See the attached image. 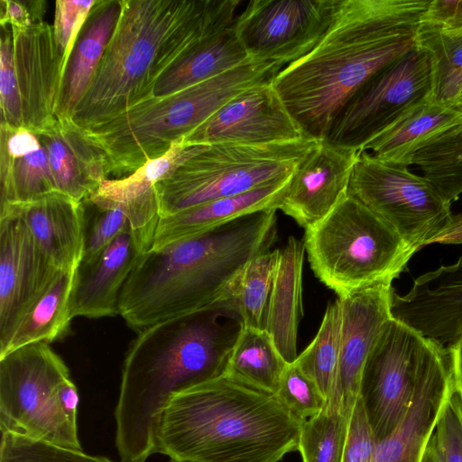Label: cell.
<instances>
[{"instance_id":"6da1fadb","label":"cell","mask_w":462,"mask_h":462,"mask_svg":"<svg viewBox=\"0 0 462 462\" xmlns=\"http://www.w3.org/2000/svg\"><path fill=\"white\" fill-rule=\"evenodd\" d=\"M430 0H337L316 46L272 84L306 137L325 140L352 96L414 48Z\"/></svg>"},{"instance_id":"7a4b0ae2","label":"cell","mask_w":462,"mask_h":462,"mask_svg":"<svg viewBox=\"0 0 462 462\" xmlns=\"http://www.w3.org/2000/svg\"><path fill=\"white\" fill-rule=\"evenodd\" d=\"M244 328L233 300L153 324L125 353L115 410L122 462H146L171 398L223 375Z\"/></svg>"},{"instance_id":"3957f363","label":"cell","mask_w":462,"mask_h":462,"mask_svg":"<svg viewBox=\"0 0 462 462\" xmlns=\"http://www.w3.org/2000/svg\"><path fill=\"white\" fill-rule=\"evenodd\" d=\"M276 211L247 214L144 253L123 287L119 315L138 333L233 299L247 264L273 244Z\"/></svg>"},{"instance_id":"277c9868","label":"cell","mask_w":462,"mask_h":462,"mask_svg":"<svg viewBox=\"0 0 462 462\" xmlns=\"http://www.w3.org/2000/svg\"><path fill=\"white\" fill-rule=\"evenodd\" d=\"M240 0H124L117 26L73 120L104 124L152 97L159 78L205 40L232 28Z\"/></svg>"},{"instance_id":"5b68a950","label":"cell","mask_w":462,"mask_h":462,"mask_svg":"<svg viewBox=\"0 0 462 462\" xmlns=\"http://www.w3.org/2000/svg\"><path fill=\"white\" fill-rule=\"evenodd\" d=\"M302 422L275 393L224 374L171 398L156 453L182 462H279L297 450Z\"/></svg>"},{"instance_id":"8992f818","label":"cell","mask_w":462,"mask_h":462,"mask_svg":"<svg viewBox=\"0 0 462 462\" xmlns=\"http://www.w3.org/2000/svg\"><path fill=\"white\" fill-rule=\"evenodd\" d=\"M283 66L248 58L182 90L152 96L111 120L83 129L104 152L106 176H128L168 152L243 91L273 81Z\"/></svg>"},{"instance_id":"52a82bcc","label":"cell","mask_w":462,"mask_h":462,"mask_svg":"<svg viewBox=\"0 0 462 462\" xmlns=\"http://www.w3.org/2000/svg\"><path fill=\"white\" fill-rule=\"evenodd\" d=\"M303 243L316 277L337 297L393 281L416 253L383 218L347 194Z\"/></svg>"},{"instance_id":"ba28073f","label":"cell","mask_w":462,"mask_h":462,"mask_svg":"<svg viewBox=\"0 0 462 462\" xmlns=\"http://www.w3.org/2000/svg\"><path fill=\"white\" fill-rule=\"evenodd\" d=\"M319 143L305 137L263 145L195 146L180 166L154 185L160 217L287 180Z\"/></svg>"},{"instance_id":"9c48e42d","label":"cell","mask_w":462,"mask_h":462,"mask_svg":"<svg viewBox=\"0 0 462 462\" xmlns=\"http://www.w3.org/2000/svg\"><path fill=\"white\" fill-rule=\"evenodd\" d=\"M78 389L50 344L33 343L0 356V429L82 449Z\"/></svg>"},{"instance_id":"30bf717a","label":"cell","mask_w":462,"mask_h":462,"mask_svg":"<svg viewBox=\"0 0 462 462\" xmlns=\"http://www.w3.org/2000/svg\"><path fill=\"white\" fill-rule=\"evenodd\" d=\"M348 194L388 223L416 253L452 214L450 203L424 176L366 151L359 152Z\"/></svg>"},{"instance_id":"8fae6325","label":"cell","mask_w":462,"mask_h":462,"mask_svg":"<svg viewBox=\"0 0 462 462\" xmlns=\"http://www.w3.org/2000/svg\"><path fill=\"white\" fill-rule=\"evenodd\" d=\"M431 91L430 59L416 44L376 72L352 96L325 140L360 152L411 107L431 99Z\"/></svg>"},{"instance_id":"7c38bea8","label":"cell","mask_w":462,"mask_h":462,"mask_svg":"<svg viewBox=\"0 0 462 462\" xmlns=\"http://www.w3.org/2000/svg\"><path fill=\"white\" fill-rule=\"evenodd\" d=\"M439 343L394 317L385 324L365 364L359 390L377 442L404 416L422 366Z\"/></svg>"},{"instance_id":"4fadbf2b","label":"cell","mask_w":462,"mask_h":462,"mask_svg":"<svg viewBox=\"0 0 462 462\" xmlns=\"http://www.w3.org/2000/svg\"><path fill=\"white\" fill-rule=\"evenodd\" d=\"M337 0H252L234 32L249 58L285 66L309 53L328 30Z\"/></svg>"},{"instance_id":"5bb4252c","label":"cell","mask_w":462,"mask_h":462,"mask_svg":"<svg viewBox=\"0 0 462 462\" xmlns=\"http://www.w3.org/2000/svg\"><path fill=\"white\" fill-rule=\"evenodd\" d=\"M60 271L37 245L17 208L1 207L0 350Z\"/></svg>"},{"instance_id":"9a60e30c","label":"cell","mask_w":462,"mask_h":462,"mask_svg":"<svg viewBox=\"0 0 462 462\" xmlns=\"http://www.w3.org/2000/svg\"><path fill=\"white\" fill-rule=\"evenodd\" d=\"M305 137L271 81L252 87L233 97L184 136L182 142L187 146L215 143L263 145Z\"/></svg>"},{"instance_id":"2e32d148","label":"cell","mask_w":462,"mask_h":462,"mask_svg":"<svg viewBox=\"0 0 462 462\" xmlns=\"http://www.w3.org/2000/svg\"><path fill=\"white\" fill-rule=\"evenodd\" d=\"M11 29L22 127L35 134L57 117L64 65L52 25L41 21L26 28Z\"/></svg>"},{"instance_id":"e0dca14e","label":"cell","mask_w":462,"mask_h":462,"mask_svg":"<svg viewBox=\"0 0 462 462\" xmlns=\"http://www.w3.org/2000/svg\"><path fill=\"white\" fill-rule=\"evenodd\" d=\"M393 282L378 283L337 298L341 308L340 360L337 387L328 402L347 419L359 398L366 359L385 324L393 317Z\"/></svg>"},{"instance_id":"ac0fdd59","label":"cell","mask_w":462,"mask_h":462,"mask_svg":"<svg viewBox=\"0 0 462 462\" xmlns=\"http://www.w3.org/2000/svg\"><path fill=\"white\" fill-rule=\"evenodd\" d=\"M454 393L450 354L447 346L439 343L422 366L404 416L389 436L376 443L374 462H420Z\"/></svg>"},{"instance_id":"d6986e66","label":"cell","mask_w":462,"mask_h":462,"mask_svg":"<svg viewBox=\"0 0 462 462\" xmlns=\"http://www.w3.org/2000/svg\"><path fill=\"white\" fill-rule=\"evenodd\" d=\"M358 155L319 141L291 175L278 209L304 229L320 221L347 194Z\"/></svg>"},{"instance_id":"ffe728a7","label":"cell","mask_w":462,"mask_h":462,"mask_svg":"<svg viewBox=\"0 0 462 462\" xmlns=\"http://www.w3.org/2000/svg\"><path fill=\"white\" fill-rule=\"evenodd\" d=\"M393 316L444 346L462 333V254L413 280L405 294L394 292Z\"/></svg>"},{"instance_id":"44dd1931","label":"cell","mask_w":462,"mask_h":462,"mask_svg":"<svg viewBox=\"0 0 462 462\" xmlns=\"http://www.w3.org/2000/svg\"><path fill=\"white\" fill-rule=\"evenodd\" d=\"M152 242L132 226L123 231L96 260L80 263L70 299V316L100 319L119 315L124 285Z\"/></svg>"},{"instance_id":"7402d4cb","label":"cell","mask_w":462,"mask_h":462,"mask_svg":"<svg viewBox=\"0 0 462 462\" xmlns=\"http://www.w3.org/2000/svg\"><path fill=\"white\" fill-rule=\"evenodd\" d=\"M35 134L47 151L58 191L85 201L107 179L103 151L72 117L57 116Z\"/></svg>"},{"instance_id":"603a6c76","label":"cell","mask_w":462,"mask_h":462,"mask_svg":"<svg viewBox=\"0 0 462 462\" xmlns=\"http://www.w3.org/2000/svg\"><path fill=\"white\" fill-rule=\"evenodd\" d=\"M17 208L32 237L54 266L74 271L79 266L86 238V208L60 191L47 193Z\"/></svg>"},{"instance_id":"cb8c5ba5","label":"cell","mask_w":462,"mask_h":462,"mask_svg":"<svg viewBox=\"0 0 462 462\" xmlns=\"http://www.w3.org/2000/svg\"><path fill=\"white\" fill-rule=\"evenodd\" d=\"M290 178L160 217L151 250L164 248L247 214L270 208L278 210L279 200Z\"/></svg>"},{"instance_id":"d4e9b609","label":"cell","mask_w":462,"mask_h":462,"mask_svg":"<svg viewBox=\"0 0 462 462\" xmlns=\"http://www.w3.org/2000/svg\"><path fill=\"white\" fill-rule=\"evenodd\" d=\"M124 0H97L62 79L57 116L72 117L87 93L121 16Z\"/></svg>"},{"instance_id":"484cf974","label":"cell","mask_w":462,"mask_h":462,"mask_svg":"<svg viewBox=\"0 0 462 462\" xmlns=\"http://www.w3.org/2000/svg\"><path fill=\"white\" fill-rule=\"evenodd\" d=\"M303 240L289 236L279 249L269 301L266 331L287 364L297 358L298 328L302 317Z\"/></svg>"},{"instance_id":"4316f807","label":"cell","mask_w":462,"mask_h":462,"mask_svg":"<svg viewBox=\"0 0 462 462\" xmlns=\"http://www.w3.org/2000/svg\"><path fill=\"white\" fill-rule=\"evenodd\" d=\"M462 124V114L431 99L411 107L360 151L388 162L410 165L414 153Z\"/></svg>"},{"instance_id":"83f0119b","label":"cell","mask_w":462,"mask_h":462,"mask_svg":"<svg viewBox=\"0 0 462 462\" xmlns=\"http://www.w3.org/2000/svg\"><path fill=\"white\" fill-rule=\"evenodd\" d=\"M234 26L196 46L157 80L152 96L171 94L222 74L248 59Z\"/></svg>"},{"instance_id":"f1b7e54d","label":"cell","mask_w":462,"mask_h":462,"mask_svg":"<svg viewBox=\"0 0 462 462\" xmlns=\"http://www.w3.org/2000/svg\"><path fill=\"white\" fill-rule=\"evenodd\" d=\"M76 271H60L48 288L22 318L0 356L26 345L50 344L69 329L70 299Z\"/></svg>"},{"instance_id":"f546056e","label":"cell","mask_w":462,"mask_h":462,"mask_svg":"<svg viewBox=\"0 0 462 462\" xmlns=\"http://www.w3.org/2000/svg\"><path fill=\"white\" fill-rule=\"evenodd\" d=\"M286 365L266 330L244 327L225 374L276 393Z\"/></svg>"},{"instance_id":"4dcf8cb0","label":"cell","mask_w":462,"mask_h":462,"mask_svg":"<svg viewBox=\"0 0 462 462\" xmlns=\"http://www.w3.org/2000/svg\"><path fill=\"white\" fill-rule=\"evenodd\" d=\"M340 336L341 308L337 299L328 305L316 336L294 361L317 384L327 403L337 387Z\"/></svg>"},{"instance_id":"1f68e13d","label":"cell","mask_w":462,"mask_h":462,"mask_svg":"<svg viewBox=\"0 0 462 462\" xmlns=\"http://www.w3.org/2000/svg\"><path fill=\"white\" fill-rule=\"evenodd\" d=\"M416 42L430 59L431 99L454 108L462 89V33H446L420 24Z\"/></svg>"},{"instance_id":"d6a6232c","label":"cell","mask_w":462,"mask_h":462,"mask_svg":"<svg viewBox=\"0 0 462 462\" xmlns=\"http://www.w3.org/2000/svg\"><path fill=\"white\" fill-rule=\"evenodd\" d=\"M0 181V208L28 203L47 193L58 191L47 151L42 144L38 151L19 157H11L1 152Z\"/></svg>"},{"instance_id":"836d02e7","label":"cell","mask_w":462,"mask_h":462,"mask_svg":"<svg viewBox=\"0 0 462 462\" xmlns=\"http://www.w3.org/2000/svg\"><path fill=\"white\" fill-rule=\"evenodd\" d=\"M182 139L175 142L163 155L151 160L128 176L105 180L86 200L95 203H121L134 200L153 189L154 185L168 177L193 152Z\"/></svg>"},{"instance_id":"e575fe53","label":"cell","mask_w":462,"mask_h":462,"mask_svg":"<svg viewBox=\"0 0 462 462\" xmlns=\"http://www.w3.org/2000/svg\"><path fill=\"white\" fill-rule=\"evenodd\" d=\"M279 249L254 258L244 270L233 301L245 328L266 329L267 313Z\"/></svg>"},{"instance_id":"d590c367","label":"cell","mask_w":462,"mask_h":462,"mask_svg":"<svg viewBox=\"0 0 462 462\" xmlns=\"http://www.w3.org/2000/svg\"><path fill=\"white\" fill-rule=\"evenodd\" d=\"M348 419L327 405L301 423L297 450L302 462H342Z\"/></svg>"},{"instance_id":"8d00e7d4","label":"cell","mask_w":462,"mask_h":462,"mask_svg":"<svg viewBox=\"0 0 462 462\" xmlns=\"http://www.w3.org/2000/svg\"><path fill=\"white\" fill-rule=\"evenodd\" d=\"M0 462H115L86 454L82 449L58 446L21 435L3 432ZM122 462V461H121Z\"/></svg>"},{"instance_id":"74e56055","label":"cell","mask_w":462,"mask_h":462,"mask_svg":"<svg viewBox=\"0 0 462 462\" xmlns=\"http://www.w3.org/2000/svg\"><path fill=\"white\" fill-rule=\"evenodd\" d=\"M85 202L95 209L91 220L86 218L85 247L80 263L88 264L123 231L132 226L134 213L125 203Z\"/></svg>"},{"instance_id":"f35d334b","label":"cell","mask_w":462,"mask_h":462,"mask_svg":"<svg viewBox=\"0 0 462 462\" xmlns=\"http://www.w3.org/2000/svg\"><path fill=\"white\" fill-rule=\"evenodd\" d=\"M275 394L301 420L318 414L327 404L317 384L295 362L287 364Z\"/></svg>"},{"instance_id":"ab89813d","label":"cell","mask_w":462,"mask_h":462,"mask_svg":"<svg viewBox=\"0 0 462 462\" xmlns=\"http://www.w3.org/2000/svg\"><path fill=\"white\" fill-rule=\"evenodd\" d=\"M97 0H57L53 32L64 72L79 34Z\"/></svg>"},{"instance_id":"60d3db41","label":"cell","mask_w":462,"mask_h":462,"mask_svg":"<svg viewBox=\"0 0 462 462\" xmlns=\"http://www.w3.org/2000/svg\"><path fill=\"white\" fill-rule=\"evenodd\" d=\"M0 104L1 124L22 127L21 102L14 73L13 32L10 25L1 26Z\"/></svg>"},{"instance_id":"b9f144b4","label":"cell","mask_w":462,"mask_h":462,"mask_svg":"<svg viewBox=\"0 0 462 462\" xmlns=\"http://www.w3.org/2000/svg\"><path fill=\"white\" fill-rule=\"evenodd\" d=\"M432 438L439 462H462V400L456 393L447 402Z\"/></svg>"},{"instance_id":"7bdbcfd3","label":"cell","mask_w":462,"mask_h":462,"mask_svg":"<svg viewBox=\"0 0 462 462\" xmlns=\"http://www.w3.org/2000/svg\"><path fill=\"white\" fill-rule=\"evenodd\" d=\"M376 443L363 402L358 398L348 419L342 462H374Z\"/></svg>"},{"instance_id":"ee69618b","label":"cell","mask_w":462,"mask_h":462,"mask_svg":"<svg viewBox=\"0 0 462 462\" xmlns=\"http://www.w3.org/2000/svg\"><path fill=\"white\" fill-rule=\"evenodd\" d=\"M420 24L451 34L462 33V0H430Z\"/></svg>"},{"instance_id":"f6af8a7d","label":"cell","mask_w":462,"mask_h":462,"mask_svg":"<svg viewBox=\"0 0 462 462\" xmlns=\"http://www.w3.org/2000/svg\"><path fill=\"white\" fill-rule=\"evenodd\" d=\"M43 1H0V24L26 28L42 21Z\"/></svg>"},{"instance_id":"bcb514c9","label":"cell","mask_w":462,"mask_h":462,"mask_svg":"<svg viewBox=\"0 0 462 462\" xmlns=\"http://www.w3.org/2000/svg\"><path fill=\"white\" fill-rule=\"evenodd\" d=\"M462 245V212L451 214L446 225L429 241L428 245Z\"/></svg>"},{"instance_id":"7dc6e473","label":"cell","mask_w":462,"mask_h":462,"mask_svg":"<svg viewBox=\"0 0 462 462\" xmlns=\"http://www.w3.org/2000/svg\"><path fill=\"white\" fill-rule=\"evenodd\" d=\"M447 346L451 357L455 393L462 400V333Z\"/></svg>"},{"instance_id":"c3c4849f","label":"cell","mask_w":462,"mask_h":462,"mask_svg":"<svg viewBox=\"0 0 462 462\" xmlns=\"http://www.w3.org/2000/svg\"><path fill=\"white\" fill-rule=\"evenodd\" d=\"M420 462H439L434 439L431 437L423 453Z\"/></svg>"},{"instance_id":"681fc988","label":"cell","mask_w":462,"mask_h":462,"mask_svg":"<svg viewBox=\"0 0 462 462\" xmlns=\"http://www.w3.org/2000/svg\"><path fill=\"white\" fill-rule=\"evenodd\" d=\"M454 109L462 114V89L455 102Z\"/></svg>"},{"instance_id":"f907efd6","label":"cell","mask_w":462,"mask_h":462,"mask_svg":"<svg viewBox=\"0 0 462 462\" xmlns=\"http://www.w3.org/2000/svg\"><path fill=\"white\" fill-rule=\"evenodd\" d=\"M170 462H182V461H176V460L171 459Z\"/></svg>"}]
</instances>
